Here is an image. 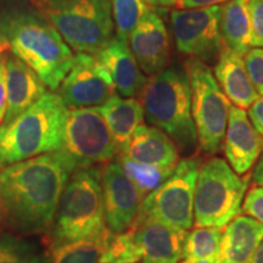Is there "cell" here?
<instances>
[{"label":"cell","mask_w":263,"mask_h":263,"mask_svg":"<svg viewBox=\"0 0 263 263\" xmlns=\"http://www.w3.org/2000/svg\"><path fill=\"white\" fill-rule=\"evenodd\" d=\"M76 170L74 160L64 149L0 170L2 226L18 235H47Z\"/></svg>","instance_id":"cell-1"},{"label":"cell","mask_w":263,"mask_h":263,"mask_svg":"<svg viewBox=\"0 0 263 263\" xmlns=\"http://www.w3.org/2000/svg\"><path fill=\"white\" fill-rule=\"evenodd\" d=\"M12 54L32 68L47 87L57 90L73 65L74 55L60 33L43 16L14 12L0 20Z\"/></svg>","instance_id":"cell-2"},{"label":"cell","mask_w":263,"mask_h":263,"mask_svg":"<svg viewBox=\"0 0 263 263\" xmlns=\"http://www.w3.org/2000/svg\"><path fill=\"white\" fill-rule=\"evenodd\" d=\"M67 107L60 95L47 91L25 112L0 127V170L64 146Z\"/></svg>","instance_id":"cell-3"},{"label":"cell","mask_w":263,"mask_h":263,"mask_svg":"<svg viewBox=\"0 0 263 263\" xmlns=\"http://www.w3.org/2000/svg\"><path fill=\"white\" fill-rule=\"evenodd\" d=\"M147 122L163 130L179 153L192 155L197 134L192 115V88L185 70L166 68L150 76L138 94Z\"/></svg>","instance_id":"cell-4"},{"label":"cell","mask_w":263,"mask_h":263,"mask_svg":"<svg viewBox=\"0 0 263 263\" xmlns=\"http://www.w3.org/2000/svg\"><path fill=\"white\" fill-rule=\"evenodd\" d=\"M106 229L101 167L76 170L61 194L44 242L50 250L66 242L100 235Z\"/></svg>","instance_id":"cell-5"},{"label":"cell","mask_w":263,"mask_h":263,"mask_svg":"<svg viewBox=\"0 0 263 263\" xmlns=\"http://www.w3.org/2000/svg\"><path fill=\"white\" fill-rule=\"evenodd\" d=\"M33 5L77 52L97 55L115 38L110 0H41Z\"/></svg>","instance_id":"cell-6"},{"label":"cell","mask_w":263,"mask_h":263,"mask_svg":"<svg viewBox=\"0 0 263 263\" xmlns=\"http://www.w3.org/2000/svg\"><path fill=\"white\" fill-rule=\"evenodd\" d=\"M248 185L249 177L241 178L221 157L202 162L194 193L195 226L224 229L241 213Z\"/></svg>","instance_id":"cell-7"},{"label":"cell","mask_w":263,"mask_h":263,"mask_svg":"<svg viewBox=\"0 0 263 263\" xmlns=\"http://www.w3.org/2000/svg\"><path fill=\"white\" fill-rule=\"evenodd\" d=\"M185 72L192 88V115L197 145L203 154L213 155L221 151L224 143L232 104L205 62L190 58L185 64Z\"/></svg>","instance_id":"cell-8"},{"label":"cell","mask_w":263,"mask_h":263,"mask_svg":"<svg viewBox=\"0 0 263 263\" xmlns=\"http://www.w3.org/2000/svg\"><path fill=\"white\" fill-rule=\"evenodd\" d=\"M200 164L197 157L180 160L170 178L144 199L138 213L172 228L189 230L194 224V193Z\"/></svg>","instance_id":"cell-9"},{"label":"cell","mask_w":263,"mask_h":263,"mask_svg":"<svg viewBox=\"0 0 263 263\" xmlns=\"http://www.w3.org/2000/svg\"><path fill=\"white\" fill-rule=\"evenodd\" d=\"M62 149L78 168L104 166L118 155L116 143L99 107L67 110Z\"/></svg>","instance_id":"cell-10"},{"label":"cell","mask_w":263,"mask_h":263,"mask_svg":"<svg viewBox=\"0 0 263 263\" xmlns=\"http://www.w3.org/2000/svg\"><path fill=\"white\" fill-rule=\"evenodd\" d=\"M219 18L221 5L172 10L171 27L177 50L205 64H215L223 48Z\"/></svg>","instance_id":"cell-11"},{"label":"cell","mask_w":263,"mask_h":263,"mask_svg":"<svg viewBox=\"0 0 263 263\" xmlns=\"http://www.w3.org/2000/svg\"><path fill=\"white\" fill-rule=\"evenodd\" d=\"M59 95L66 107L74 110L103 106L116 95V89L95 55L77 52Z\"/></svg>","instance_id":"cell-12"},{"label":"cell","mask_w":263,"mask_h":263,"mask_svg":"<svg viewBox=\"0 0 263 263\" xmlns=\"http://www.w3.org/2000/svg\"><path fill=\"white\" fill-rule=\"evenodd\" d=\"M101 192L106 228L114 234L126 232L136 219L144 196L116 160L101 167Z\"/></svg>","instance_id":"cell-13"},{"label":"cell","mask_w":263,"mask_h":263,"mask_svg":"<svg viewBox=\"0 0 263 263\" xmlns=\"http://www.w3.org/2000/svg\"><path fill=\"white\" fill-rule=\"evenodd\" d=\"M127 230L139 251L141 263H179L183 259L186 230L172 228L140 213Z\"/></svg>","instance_id":"cell-14"},{"label":"cell","mask_w":263,"mask_h":263,"mask_svg":"<svg viewBox=\"0 0 263 263\" xmlns=\"http://www.w3.org/2000/svg\"><path fill=\"white\" fill-rule=\"evenodd\" d=\"M128 42L144 73L154 76L166 70L171 60L170 34L154 10H146Z\"/></svg>","instance_id":"cell-15"},{"label":"cell","mask_w":263,"mask_h":263,"mask_svg":"<svg viewBox=\"0 0 263 263\" xmlns=\"http://www.w3.org/2000/svg\"><path fill=\"white\" fill-rule=\"evenodd\" d=\"M227 162L239 176H245L263 151V138L252 126L245 110L232 105L224 137Z\"/></svg>","instance_id":"cell-16"},{"label":"cell","mask_w":263,"mask_h":263,"mask_svg":"<svg viewBox=\"0 0 263 263\" xmlns=\"http://www.w3.org/2000/svg\"><path fill=\"white\" fill-rule=\"evenodd\" d=\"M8 105L4 122L6 126L47 93L38 74L15 54H5Z\"/></svg>","instance_id":"cell-17"},{"label":"cell","mask_w":263,"mask_h":263,"mask_svg":"<svg viewBox=\"0 0 263 263\" xmlns=\"http://www.w3.org/2000/svg\"><path fill=\"white\" fill-rule=\"evenodd\" d=\"M95 57L106 71L118 94L132 98L140 93L147 77L141 71L127 43L115 37Z\"/></svg>","instance_id":"cell-18"},{"label":"cell","mask_w":263,"mask_h":263,"mask_svg":"<svg viewBox=\"0 0 263 263\" xmlns=\"http://www.w3.org/2000/svg\"><path fill=\"white\" fill-rule=\"evenodd\" d=\"M118 155L160 167H176L179 162V151L174 141L163 130L145 124L138 127Z\"/></svg>","instance_id":"cell-19"},{"label":"cell","mask_w":263,"mask_h":263,"mask_svg":"<svg viewBox=\"0 0 263 263\" xmlns=\"http://www.w3.org/2000/svg\"><path fill=\"white\" fill-rule=\"evenodd\" d=\"M215 78L234 106L249 108L259 98L246 71L244 57L223 45L215 65Z\"/></svg>","instance_id":"cell-20"},{"label":"cell","mask_w":263,"mask_h":263,"mask_svg":"<svg viewBox=\"0 0 263 263\" xmlns=\"http://www.w3.org/2000/svg\"><path fill=\"white\" fill-rule=\"evenodd\" d=\"M263 241V226L249 216H236L224 227L218 263H246Z\"/></svg>","instance_id":"cell-21"},{"label":"cell","mask_w":263,"mask_h":263,"mask_svg":"<svg viewBox=\"0 0 263 263\" xmlns=\"http://www.w3.org/2000/svg\"><path fill=\"white\" fill-rule=\"evenodd\" d=\"M99 110L106 121L120 154L128 145L138 127L144 124L145 114L143 105L137 99L115 95Z\"/></svg>","instance_id":"cell-22"},{"label":"cell","mask_w":263,"mask_h":263,"mask_svg":"<svg viewBox=\"0 0 263 263\" xmlns=\"http://www.w3.org/2000/svg\"><path fill=\"white\" fill-rule=\"evenodd\" d=\"M219 29L223 45L244 57L252 48L249 0H229L222 4Z\"/></svg>","instance_id":"cell-23"},{"label":"cell","mask_w":263,"mask_h":263,"mask_svg":"<svg viewBox=\"0 0 263 263\" xmlns=\"http://www.w3.org/2000/svg\"><path fill=\"white\" fill-rule=\"evenodd\" d=\"M0 263H50V252L44 240L0 232Z\"/></svg>","instance_id":"cell-24"},{"label":"cell","mask_w":263,"mask_h":263,"mask_svg":"<svg viewBox=\"0 0 263 263\" xmlns=\"http://www.w3.org/2000/svg\"><path fill=\"white\" fill-rule=\"evenodd\" d=\"M110 233L106 229L100 235L66 242L50 249V263H99Z\"/></svg>","instance_id":"cell-25"},{"label":"cell","mask_w":263,"mask_h":263,"mask_svg":"<svg viewBox=\"0 0 263 263\" xmlns=\"http://www.w3.org/2000/svg\"><path fill=\"white\" fill-rule=\"evenodd\" d=\"M223 229L215 227H196L186 233L183 248V259H206L218 263Z\"/></svg>","instance_id":"cell-26"},{"label":"cell","mask_w":263,"mask_h":263,"mask_svg":"<svg viewBox=\"0 0 263 263\" xmlns=\"http://www.w3.org/2000/svg\"><path fill=\"white\" fill-rule=\"evenodd\" d=\"M115 160L121 164L127 176L138 186V189L143 194L144 199L156 188H159L164 180L170 178V176L176 168V167H160L137 162V161L121 155H117Z\"/></svg>","instance_id":"cell-27"},{"label":"cell","mask_w":263,"mask_h":263,"mask_svg":"<svg viewBox=\"0 0 263 263\" xmlns=\"http://www.w3.org/2000/svg\"><path fill=\"white\" fill-rule=\"evenodd\" d=\"M110 4L116 38L128 43L132 31L149 8L144 0H110Z\"/></svg>","instance_id":"cell-28"},{"label":"cell","mask_w":263,"mask_h":263,"mask_svg":"<svg viewBox=\"0 0 263 263\" xmlns=\"http://www.w3.org/2000/svg\"><path fill=\"white\" fill-rule=\"evenodd\" d=\"M140 255L128 230L120 234L110 233L99 263H138Z\"/></svg>","instance_id":"cell-29"},{"label":"cell","mask_w":263,"mask_h":263,"mask_svg":"<svg viewBox=\"0 0 263 263\" xmlns=\"http://www.w3.org/2000/svg\"><path fill=\"white\" fill-rule=\"evenodd\" d=\"M249 78L259 97H263V48H251L244 55Z\"/></svg>","instance_id":"cell-30"},{"label":"cell","mask_w":263,"mask_h":263,"mask_svg":"<svg viewBox=\"0 0 263 263\" xmlns=\"http://www.w3.org/2000/svg\"><path fill=\"white\" fill-rule=\"evenodd\" d=\"M241 211L263 226V186L252 185L245 194Z\"/></svg>","instance_id":"cell-31"},{"label":"cell","mask_w":263,"mask_h":263,"mask_svg":"<svg viewBox=\"0 0 263 263\" xmlns=\"http://www.w3.org/2000/svg\"><path fill=\"white\" fill-rule=\"evenodd\" d=\"M252 48H263V0H249Z\"/></svg>","instance_id":"cell-32"},{"label":"cell","mask_w":263,"mask_h":263,"mask_svg":"<svg viewBox=\"0 0 263 263\" xmlns=\"http://www.w3.org/2000/svg\"><path fill=\"white\" fill-rule=\"evenodd\" d=\"M8 105V93H6V68L5 55L0 54V124H3Z\"/></svg>","instance_id":"cell-33"},{"label":"cell","mask_w":263,"mask_h":263,"mask_svg":"<svg viewBox=\"0 0 263 263\" xmlns=\"http://www.w3.org/2000/svg\"><path fill=\"white\" fill-rule=\"evenodd\" d=\"M248 116L257 133L263 138V97H259L249 107Z\"/></svg>","instance_id":"cell-34"},{"label":"cell","mask_w":263,"mask_h":263,"mask_svg":"<svg viewBox=\"0 0 263 263\" xmlns=\"http://www.w3.org/2000/svg\"><path fill=\"white\" fill-rule=\"evenodd\" d=\"M227 2L229 0H176V6L178 9H201L222 5Z\"/></svg>","instance_id":"cell-35"},{"label":"cell","mask_w":263,"mask_h":263,"mask_svg":"<svg viewBox=\"0 0 263 263\" xmlns=\"http://www.w3.org/2000/svg\"><path fill=\"white\" fill-rule=\"evenodd\" d=\"M251 177L256 185L263 186V151L261 155H259L257 162L255 163L254 172H252Z\"/></svg>","instance_id":"cell-36"},{"label":"cell","mask_w":263,"mask_h":263,"mask_svg":"<svg viewBox=\"0 0 263 263\" xmlns=\"http://www.w3.org/2000/svg\"><path fill=\"white\" fill-rule=\"evenodd\" d=\"M246 263H263V241L258 246V249L256 250L255 254L252 255V257Z\"/></svg>","instance_id":"cell-37"},{"label":"cell","mask_w":263,"mask_h":263,"mask_svg":"<svg viewBox=\"0 0 263 263\" xmlns=\"http://www.w3.org/2000/svg\"><path fill=\"white\" fill-rule=\"evenodd\" d=\"M153 6H176V0H144Z\"/></svg>","instance_id":"cell-38"},{"label":"cell","mask_w":263,"mask_h":263,"mask_svg":"<svg viewBox=\"0 0 263 263\" xmlns=\"http://www.w3.org/2000/svg\"><path fill=\"white\" fill-rule=\"evenodd\" d=\"M179 263H211L209 261H206V259H193V258H185L183 259L182 262Z\"/></svg>","instance_id":"cell-39"},{"label":"cell","mask_w":263,"mask_h":263,"mask_svg":"<svg viewBox=\"0 0 263 263\" xmlns=\"http://www.w3.org/2000/svg\"><path fill=\"white\" fill-rule=\"evenodd\" d=\"M2 44H8V42H6V38L4 35V33H3L2 28H0V45Z\"/></svg>","instance_id":"cell-40"},{"label":"cell","mask_w":263,"mask_h":263,"mask_svg":"<svg viewBox=\"0 0 263 263\" xmlns=\"http://www.w3.org/2000/svg\"><path fill=\"white\" fill-rule=\"evenodd\" d=\"M9 48H10L9 44H2V45H0V54H4L5 51H8Z\"/></svg>","instance_id":"cell-41"},{"label":"cell","mask_w":263,"mask_h":263,"mask_svg":"<svg viewBox=\"0 0 263 263\" xmlns=\"http://www.w3.org/2000/svg\"><path fill=\"white\" fill-rule=\"evenodd\" d=\"M3 224V212H2V205H0V226Z\"/></svg>","instance_id":"cell-42"},{"label":"cell","mask_w":263,"mask_h":263,"mask_svg":"<svg viewBox=\"0 0 263 263\" xmlns=\"http://www.w3.org/2000/svg\"><path fill=\"white\" fill-rule=\"evenodd\" d=\"M28 2H31L32 4H34V3H37V2H41V0H28Z\"/></svg>","instance_id":"cell-43"}]
</instances>
